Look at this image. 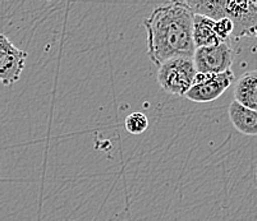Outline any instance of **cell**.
Returning <instances> with one entry per match:
<instances>
[{
	"instance_id": "1",
	"label": "cell",
	"mask_w": 257,
	"mask_h": 221,
	"mask_svg": "<svg viewBox=\"0 0 257 221\" xmlns=\"http://www.w3.org/2000/svg\"><path fill=\"white\" fill-rule=\"evenodd\" d=\"M193 11L184 0L159 6L144 21L147 55L159 67L170 58H192Z\"/></svg>"
},
{
	"instance_id": "2",
	"label": "cell",
	"mask_w": 257,
	"mask_h": 221,
	"mask_svg": "<svg viewBox=\"0 0 257 221\" xmlns=\"http://www.w3.org/2000/svg\"><path fill=\"white\" fill-rule=\"evenodd\" d=\"M193 13L214 20L230 18L235 37L253 36L256 32V0H184Z\"/></svg>"
},
{
	"instance_id": "3",
	"label": "cell",
	"mask_w": 257,
	"mask_h": 221,
	"mask_svg": "<svg viewBox=\"0 0 257 221\" xmlns=\"http://www.w3.org/2000/svg\"><path fill=\"white\" fill-rule=\"evenodd\" d=\"M196 73L192 58H170L159 66L158 83L168 94L184 96L192 86Z\"/></svg>"
},
{
	"instance_id": "4",
	"label": "cell",
	"mask_w": 257,
	"mask_h": 221,
	"mask_svg": "<svg viewBox=\"0 0 257 221\" xmlns=\"http://www.w3.org/2000/svg\"><path fill=\"white\" fill-rule=\"evenodd\" d=\"M235 81L232 69L218 74L196 73L192 86L184 97L193 102H211L219 99Z\"/></svg>"
},
{
	"instance_id": "5",
	"label": "cell",
	"mask_w": 257,
	"mask_h": 221,
	"mask_svg": "<svg viewBox=\"0 0 257 221\" xmlns=\"http://www.w3.org/2000/svg\"><path fill=\"white\" fill-rule=\"evenodd\" d=\"M234 59V50L230 41H223L218 45L196 48L193 64L197 73L218 74L228 71Z\"/></svg>"
},
{
	"instance_id": "6",
	"label": "cell",
	"mask_w": 257,
	"mask_h": 221,
	"mask_svg": "<svg viewBox=\"0 0 257 221\" xmlns=\"http://www.w3.org/2000/svg\"><path fill=\"white\" fill-rule=\"evenodd\" d=\"M27 53L17 48L6 35L0 34V82L11 86L20 80Z\"/></svg>"
},
{
	"instance_id": "7",
	"label": "cell",
	"mask_w": 257,
	"mask_h": 221,
	"mask_svg": "<svg viewBox=\"0 0 257 221\" xmlns=\"http://www.w3.org/2000/svg\"><path fill=\"white\" fill-rule=\"evenodd\" d=\"M192 37L195 48L218 45L223 43L215 31V20L205 15H193Z\"/></svg>"
},
{
	"instance_id": "8",
	"label": "cell",
	"mask_w": 257,
	"mask_h": 221,
	"mask_svg": "<svg viewBox=\"0 0 257 221\" xmlns=\"http://www.w3.org/2000/svg\"><path fill=\"white\" fill-rule=\"evenodd\" d=\"M229 119L233 127L244 136L254 137L257 134V113L256 110L240 105L239 102L233 101L228 109Z\"/></svg>"
},
{
	"instance_id": "9",
	"label": "cell",
	"mask_w": 257,
	"mask_h": 221,
	"mask_svg": "<svg viewBox=\"0 0 257 221\" xmlns=\"http://www.w3.org/2000/svg\"><path fill=\"white\" fill-rule=\"evenodd\" d=\"M234 101L251 110L257 109V72L249 71L238 78L234 87Z\"/></svg>"
},
{
	"instance_id": "10",
	"label": "cell",
	"mask_w": 257,
	"mask_h": 221,
	"mask_svg": "<svg viewBox=\"0 0 257 221\" xmlns=\"http://www.w3.org/2000/svg\"><path fill=\"white\" fill-rule=\"evenodd\" d=\"M125 131L131 134H141L149 127V119L142 113H132L125 118Z\"/></svg>"
},
{
	"instance_id": "11",
	"label": "cell",
	"mask_w": 257,
	"mask_h": 221,
	"mask_svg": "<svg viewBox=\"0 0 257 221\" xmlns=\"http://www.w3.org/2000/svg\"><path fill=\"white\" fill-rule=\"evenodd\" d=\"M215 31L221 41H228L234 32V23L226 17L215 20Z\"/></svg>"
},
{
	"instance_id": "12",
	"label": "cell",
	"mask_w": 257,
	"mask_h": 221,
	"mask_svg": "<svg viewBox=\"0 0 257 221\" xmlns=\"http://www.w3.org/2000/svg\"><path fill=\"white\" fill-rule=\"evenodd\" d=\"M165 2H170L172 3V2H175V0H165Z\"/></svg>"
}]
</instances>
